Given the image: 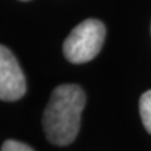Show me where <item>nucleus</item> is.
I'll return each instance as SVG.
<instances>
[{
    "label": "nucleus",
    "mask_w": 151,
    "mask_h": 151,
    "mask_svg": "<svg viewBox=\"0 0 151 151\" xmlns=\"http://www.w3.org/2000/svg\"><path fill=\"white\" fill-rule=\"evenodd\" d=\"M86 93L77 84H60L49 98L43 115L47 139L53 145L67 146L77 137Z\"/></svg>",
    "instance_id": "obj_1"
},
{
    "label": "nucleus",
    "mask_w": 151,
    "mask_h": 151,
    "mask_svg": "<svg viewBox=\"0 0 151 151\" xmlns=\"http://www.w3.org/2000/svg\"><path fill=\"white\" fill-rule=\"evenodd\" d=\"M106 37V28L97 19H87L74 28L63 44L64 57L70 63L81 64L92 60L100 53Z\"/></svg>",
    "instance_id": "obj_2"
},
{
    "label": "nucleus",
    "mask_w": 151,
    "mask_h": 151,
    "mask_svg": "<svg viewBox=\"0 0 151 151\" xmlns=\"http://www.w3.org/2000/svg\"><path fill=\"white\" fill-rule=\"evenodd\" d=\"M24 73L6 47L0 45V100L17 101L25 93Z\"/></svg>",
    "instance_id": "obj_3"
},
{
    "label": "nucleus",
    "mask_w": 151,
    "mask_h": 151,
    "mask_svg": "<svg viewBox=\"0 0 151 151\" xmlns=\"http://www.w3.org/2000/svg\"><path fill=\"white\" fill-rule=\"evenodd\" d=\"M139 108H140L141 121L144 124L145 130L149 134H151V89L142 93V96L140 97Z\"/></svg>",
    "instance_id": "obj_4"
},
{
    "label": "nucleus",
    "mask_w": 151,
    "mask_h": 151,
    "mask_svg": "<svg viewBox=\"0 0 151 151\" xmlns=\"http://www.w3.org/2000/svg\"><path fill=\"white\" fill-rule=\"evenodd\" d=\"M0 151H34L30 146L25 144H22L15 140H8L3 144L1 150Z\"/></svg>",
    "instance_id": "obj_5"
},
{
    "label": "nucleus",
    "mask_w": 151,
    "mask_h": 151,
    "mask_svg": "<svg viewBox=\"0 0 151 151\" xmlns=\"http://www.w3.org/2000/svg\"><path fill=\"white\" fill-rule=\"evenodd\" d=\"M22 1H28V0H22Z\"/></svg>",
    "instance_id": "obj_6"
}]
</instances>
